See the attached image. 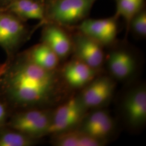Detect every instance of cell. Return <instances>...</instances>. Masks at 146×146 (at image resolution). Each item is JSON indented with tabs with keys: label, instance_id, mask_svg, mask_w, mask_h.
<instances>
[{
	"label": "cell",
	"instance_id": "obj_1",
	"mask_svg": "<svg viewBox=\"0 0 146 146\" xmlns=\"http://www.w3.org/2000/svg\"><path fill=\"white\" fill-rule=\"evenodd\" d=\"M55 70L41 68L24 53L7 58L0 63V98L11 114L19 110L44 108L58 92Z\"/></svg>",
	"mask_w": 146,
	"mask_h": 146
},
{
	"label": "cell",
	"instance_id": "obj_2",
	"mask_svg": "<svg viewBox=\"0 0 146 146\" xmlns=\"http://www.w3.org/2000/svg\"><path fill=\"white\" fill-rule=\"evenodd\" d=\"M52 114L44 108L17 110L11 114L6 125L37 140L48 134Z\"/></svg>",
	"mask_w": 146,
	"mask_h": 146
},
{
	"label": "cell",
	"instance_id": "obj_3",
	"mask_svg": "<svg viewBox=\"0 0 146 146\" xmlns=\"http://www.w3.org/2000/svg\"><path fill=\"white\" fill-rule=\"evenodd\" d=\"M98 0H53L46 9V17L61 25L83 21Z\"/></svg>",
	"mask_w": 146,
	"mask_h": 146
},
{
	"label": "cell",
	"instance_id": "obj_4",
	"mask_svg": "<svg viewBox=\"0 0 146 146\" xmlns=\"http://www.w3.org/2000/svg\"><path fill=\"white\" fill-rule=\"evenodd\" d=\"M86 110L79 97L69 99L52 111L48 134L54 135L74 129L83 120Z\"/></svg>",
	"mask_w": 146,
	"mask_h": 146
},
{
	"label": "cell",
	"instance_id": "obj_5",
	"mask_svg": "<svg viewBox=\"0 0 146 146\" xmlns=\"http://www.w3.org/2000/svg\"><path fill=\"white\" fill-rule=\"evenodd\" d=\"M23 20L11 13L0 11V47L8 58L15 55L26 37Z\"/></svg>",
	"mask_w": 146,
	"mask_h": 146
},
{
	"label": "cell",
	"instance_id": "obj_6",
	"mask_svg": "<svg viewBox=\"0 0 146 146\" xmlns=\"http://www.w3.org/2000/svg\"><path fill=\"white\" fill-rule=\"evenodd\" d=\"M83 88L78 97L87 110L100 107L109 101L114 93L115 84L109 77L101 76L94 78Z\"/></svg>",
	"mask_w": 146,
	"mask_h": 146
},
{
	"label": "cell",
	"instance_id": "obj_7",
	"mask_svg": "<svg viewBox=\"0 0 146 146\" xmlns=\"http://www.w3.org/2000/svg\"><path fill=\"white\" fill-rule=\"evenodd\" d=\"M123 111L125 120L131 127L144 125L146 121L145 86H137L128 93L123 100Z\"/></svg>",
	"mask_w": 146,
	"mask_h": 146
},
{
	"label": "cell",
	"instance_id": "obj_8",
	"mask_svg": "<svg viewBox=\"0 0 146 146\" xmlns=\"http://www.w3.org/2000/svg\"><path fill=\"white\" fill-rule=\"evenodd\" d=\"M81 33L89 37L101 45L113 42L117 33L114 18L84 20L78 27Z\"/></svg>",
	"mask_w": 146,
	"mask_h": 146
},
{
	"label": "cell",
	"instance_id": "obj_9",
	"mask_svg": "<svg viewBox=\"0 0 146 146\" xmlns=\"http://www.w3.org/2000/svg\"><path fill=\"white\" fill-rule=\"evenodd\" d=\"M72 42L76 58L95 69L101 67L104 54L100 43L81 33L75 35Z\"/></svg>",
	"mask_w": 146,
	"mask_h": 146
},
{
	"label": "cell",
	"instance_id": "obj_10",
	"mask_svg": "<svg viewBox=\"0 0 146 146\" xmlns=\"http://www.w3.org/2000/svg\"><path fill=\"white\" fill-rule=\"evenodd\" d=\"M96 69L77 58L67 63L62 70L64 80L74 88H84L96 78Z\"/></svg>",
	"mask_w": 146,
	"mask_h": 146
},
{
	"label": "cell",
	"instance_id": "obj_11",
	"mask_svg": "<svg viewBox=\"0 0 146 146\" xmlns=\"http://www.w3.org/2000/svg\"><path fill=\"white\" fill-rule=\"evenodd\" d=\"M0 11L11 13L23 21L46 19V9L37 0H13L1 7Z\"/></svg>",
	"mask_w": 146,
	"mask_h": 146
},
{
	"label": "cell",
	"instance_id": "obj_12",
	"mask_svg": "<svg viewBox=\"0 0 146 146\" xmlns=\"http://www.w3.org/2000/svg\"><path fill=\"white\" fill-rule=\"evenodd\" d=\"M42 42L52 49L60 60L67 57L73 49V42L70 37L55 25H49L44 28Z\"/></svg>",
	"mask_w": 146,
	"mask_h": 146
},
{
	"label": "cell",
	"instance_id": "obj_13",
	"mask_svg": "<svg viewBox=\"0 0 146 146\" xmlns=\"http://www.w3.org/2000/svg\"><path fill=\"white\" fill-rule=\"evenodd\" d=\"M107 64L111 74L120 80L129 78L135 70L134 58L131 54L123 50L111 52L108 58Z\"/></svg>",
	"mask_w": 146,
	"mask_h": 146
},
{
	"label": "cell",
	"instance_id": "obj_14",
	"mask_svg": "<svg viewBox=\"0 0 146 146\" xmlns=\"http://www.w3.org/2000/svg\"><path fill=\"white\" fill-rule=\"evenodd\" d=\"M104 141L89 135L81 130L74 129L54 135L52 144L56 146H100Z\"/></svg>",
	"mask_w": 146,
	"mask_h": 146
},
{
	"label": "cell",
	"instance_id": "obj_15",
	"mask_svg": "<svg viewBox=\"0 0 146 146\" xmlns=\"http://www.w3.org/2000/svg\"><path fill=\"white\" fill-rule=\"evenodd\" d=\"M24 54L31 62L49 70H55L60 60L52 49L43 42L34 46Z\"/></svg>",
	"mask_w": 146,
	"mask_h": 146
},
{
	"label": "cell",
	"instance_id": "obj_16",
	"mask_svg": "<svg viewBox=\"0 0 146 146\" xmlns=\"http://www.w3.org/2000/svg\"><path fill=\"white\" fill-rule=\"evenodd\" d=\"M36 140L5 125L0 128V146H31Z\"/></svg>",
	"mask_w": 146,
	"mask_h": 146
},
{
	"label": "cell",
	"instance_id": "obj_17",
	"mask_svg": "<svg viewBox=\"0 0 146 146\" xmlns=\"http://www.w3.org/2000/svg\"><path fill=\"white\" fill-rule=\"evenodd\" d=\"M144 0H116V14L122 16L127 22L141 11Z\"/></svg>",
	"mask_w": 146,
	"mask_h": 146
},
{
	"label": "cell",
	"instance_id": "obj_18",
	"mask_svg": "<svg viewBox=\"0 0 146 146\" xmlns=\"http://www.w3.org/2000/svg\"><path fill=\"white\" fill-rule=\"evenodd\" d=\"M114 128V121L109 114L89 134V135L100 140L104 141L112 133Z\"/></svg>",
	"mask_w": 146,
	"mask_h": 146
},
{
	"label": "cell",
	"instance_id": "obj_19",
	"mask_svg": "<svg viewBox=\"0 0 146 146\" xmlns=\"http://www.w3.org/2000/svg\"><path fill=\"white\" fill-rule=\"evenodd\" d=\"M109 113L104 110H98L88 115L82 120V127L80 130L88 134L94 130L101 121Z\"/></svg>",
	"mask_w": 146,
	"mask_h": 146
},
{
	"label": "cell",
	"instance_id": "obj_20",
	"mask_svg": "<svg viewBox=\"0 0 146 146\" xmlns=\"http://www.w3.org/2000/svg\"><path fill=\"white\" fill-rule=\"evenodd\" d=\"M130 23L133 31L139 36L144 37L146 35V13L141 11L137 13L131 20Z\"/></svg>",
	"mask_w": 146,
	"mask_h": 146
},
{
	"label": "cell",
	"instance_id": "obj_21",
	"mask_svg": "<svg viewBox=\"0 0 146 146\" xmlns=\"http://www.w3.org/2000/svg\"><path fill=\"white\" fill-rule=\"evenodd\" d=\"M11 114L8 106L0 98V128L6 125Z\"/></svg>",
	"mask_w": 146,
	"mask_h": 146
},
{
	"label": "cell",
	"instance_id": "obj_22",
	"mask_svg": "<svg viewBox=\"0 0 146 146\" xmlns=\"http://www.w3.org/2000/svg\"><path fill=\"white\" fill-rule=\"evenodd\" d=\"M11 1H13V0H0V1L5 2V3H8V2H11Z\"/></svg>",
	"mask_w": 146,
	"mask_h": 146
}]
</instances>
